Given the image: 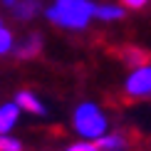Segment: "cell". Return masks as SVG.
<instances>
[{
    "mask_svg": "<svg viewBox=\"0 0 151 151\" xmlns=\"http://www.w3.org/2000/svg\"><path fill=\"white\" fill-rule=\"evenodd\" d=\"M97 5L89 0H55L47 8V20L67 30H82L94 17Z\"/></svg>",
    "mask_w": 151,
    "mask_h": 151,
    "instance_id": "1",
    "label": "cell"
},
{
    "mask_svg": "<svg viewBox=\"0 0 151 151\" xmlns=\"http://www.w3.org/2000/svg\"><path fill=\"white\" fill-rule=\"evenodd\" d=\"M72 124L77 129L79 136H84L87 141H97L106 136V116L104 111L99 109L97 104L92 102H84L74 109V116H72Z\"/></svg>",
    "mask_w": 151,
    "mask_h": 151,
    "instance_id": "2",
    "label": "cell"
},
{
    "mask_svg": "<svg viewBox=\"0 0 151 151\" xmlns=\"http://www.w3.org/2000/svg\"><path fill=\"white\" fill-rule=\"evenodd\" d=\"M124 92L131 99H141L151 94V67H139V70H131L127 84H124Z\"/></svg>",
    "mask_w": 151,
    "mask_h": 151,
    "instance_id": "3",
    "label": "cell"
},
{
    "mask_svg": "<svg viewBox=\"0 0 151 151\" xmlns=\"http://www.w3.org/2000/svg\"><path fill=\"white\" fill-rule=\"evenodd\" d=\"M40 50H42V37L40 35H27L22 42H17V45L12 47V52L20 60H30V57H35V55H40Z\"/></svg>",
    "mask_w": 151,
    "mask_h": 151,
    "instance_id": "4",
    "label": "cell"
},
{
    "mask_svg": "<svg viewBox=\"0 0 151 151\" xmlns=\"http://www.w3.org/2000/svg\"><path fill=\"white\" fill-rule=\"evenodd\" d=\"M20 106H17V102H8L0 106V136L3 134H10L12 127L17 124V116H20Z\"/></svg>",
    "mask_w": 151,
    "mask_h": 151,
    "instance_id": "5",
    "label": "cell"
},
{
    "mask_svg": "<svg viewBox=\"0 0 151 151\" xmlns=\"http://www.w3.org/2000/svg\"><path fill=\"white\" fill-rule=\"evenodd\" d=\"M122 60L127 62L131 70H139V67H149L151 55L144 52V50H139V47H124L122 50Z\"/></svg>",
    "mask_w": 151,
    "mask_h": 151,
    "instance_id": "6",
    "label": "cell"
},
{
    "mask_svg": "<svg viewBox=\"0 0 151 151\" xmlns=\"http://www.w3.org/2000/svg\"><path fill=\"white\" fill-rule=\"evenodd\" d=\"M15 102H17V106L20 109H25V111H30V114H45V106H42V102L35 97L32 92H27V89H20L15 94Z\"/></svg>",
    "mask_w": 151,
    "mask_h": 151,
    "instance_id": "7",
    "label": "cell"
},
{
    "mask_svg": "<svg viewBox=\"0 0 151 151\" xmlns=\"http://www.w3.org/2000/svg\"><path fill=\"white\" fill-rule=\"evenodd\" d=\"M40 12V0H20V3L12 8V15L17 20H32Z\"/></svg>",
    "mask_w": 151,
    "mask_h": 151,
    "instance_id": "8",
    "label": "cell"
},
{
    "mask_svg": "<svg viewBox=\"0 0 151 151\" xmlns=\"http://www.w3.org/2000/svg\"><path fill=\"white\" fill-rule=\"evenodd\" d=\"M94 17H99V20H119V17H124V10L116 8V5H97Z\"/></svg>",
    "mask_w": 151,
    "mask_h": 151,
    "instance_id": "9",
    "label": "cell"
},
{
    "mask_svg": "<svg viewBox=\"0 0 151 151\" xmlns=\"http://www.w3.org/2000/svg\"><path fill=\"white\" fill-rule=\"evenodd\" d=\"M97 146L102 151H122L124 149V139L116 136V134H106L102 139H97Z\"/></svg>",
    "mask_w": 151,
    "mask_h": 151,
    "instance_id": "10",
    "label": "cell"
},
{
    "mask_svg": "<svg viewBox=\"0 0 151 151\" xmlns=\"http://www.w3.org/2000/svg\"><path fill=\"white\" fill-rule=\"evenodd\" d=\"M12 47H15L12 45V32L3 25V20H0V55H8Z\"/></svg>",
    "mask_w": 151,
    "mask_h": 151,
    "instance_id": "11",
    "label": "cell"
},
{
    "mask_svg": "<svg viewBox=\"0 0 151 151\" xmlns=\"http://www.w3.org/2000/svg\"><path fill=\"white\" fill-rule=\"evenodd\" d=\"M0 151H22V144L12 139L10 134H3L0 136Z\"/></svg>",
    "mask_w": 151,
    "mask_h": 151,
    "instance_id": "12",
    "label": "cell"
},
{
    "mask_svg": "<svg viewBox=\"0 0 151 151\" xmlns=\"http://www.w3.org/2000/svg\"><path fill=\"white\" fill-rule=\"evenodd\" d=\"M65 151H102L97 146V141H79V144H72V146H67Z\"/></svg>",
    "mask_w": 151,
    "mask_h": 151,
    "instance_id": "13",
    "label": "cell"
},
{
    "mask_svg": "<svg viewBox=\"0 0 151 151\" xmlns=\"http://www.w3.org/2000/svg\"><path fill=\"white\" fill-rule=\"evenodd\" d=\"M149 0H122V5L124 8H131V10H139V8H144Z\"/></svg>",
    "mask_w": 151,
    "mask_h": 151,
    "instance_id": "14",
    "label": "cell"
},
{
    "mask_svg": "<svg viewBox=\"0 0 151 151\" xmlns=\"http://www.w3.org/2000/svg\"><path fill=\"white\" fill-rule=\"evenodd\" d=\"M17 3H20V0H3V5H5V8H10V10H12V8H15V5H17Z\"/></svg>",
    "mask_w": 151,
    "mask_h": 151,
    "instance_id": "15",
    "label": "cell"
}]
</instances>
